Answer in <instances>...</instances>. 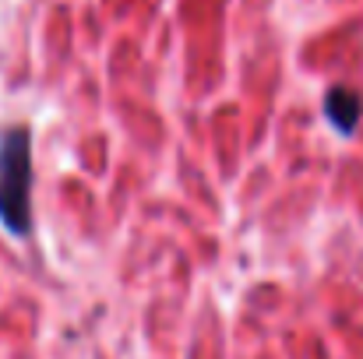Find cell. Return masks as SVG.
<instances>
[{
	"label": "cell",
	"mask_w": 363,
	"mask_h": 359,
	"mask_svg": "<svg viewBox=\"0 0 363 359\" xmlns=\"http://www.w3.org/2000/svg\"><path fill=\"white\" fill-rule=\"evenodd\" d=\"M0 226L18 239L32 233V137L25 127L0 137Z\"/></svg>",
	"instance_id": "cell-1"
},
{
	"label": "cell",
	"mask_w": 363,
	"mask_h": 359,
	"mask_svg": "<svg viewBox=\"0 0 363 359\" xmlns=\"http://www.w3.org/2000/svg\"><path fill=\"white\" fill-rule=\"evenodd\" d=\"M325 117L328 123L339 130V134H353L360 127L363 117V99L357 89H346V85H335L328 96H325Z\"/></svg>",
	"instance_id": "cell-2"
}]
</instances>
